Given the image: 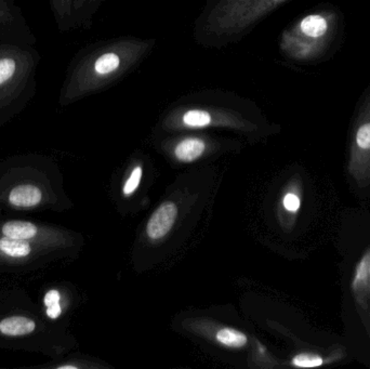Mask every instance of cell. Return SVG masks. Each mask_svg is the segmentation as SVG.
<instances>
[{
    "mask_svg": "<svg viewBox=\"0 0 370 369\" xmlns=\"http://www.w3.org/2000/svg\"><path fill=\"white\" fill-rule=\"evenodd\" d=\"M41 60L35 46L0 41V119L20 112L34 98Z\"/></svg>",
    "mask_w": 370,
    "mask_h": 369,
    "instance_id": "1",
    "label": "cell"
},
{
    "mask_svg": "<svg viewBox=\"0 0 370 369\" xmlns=\"http://www.w3.org/2000/svg\"><path fill=\"white\" fill-rule=\"evenodd\" d=\"M338 25L334 10L307 14L285 36L288 54L299 60H314L327 51Z\"/></svg>",
    "mask_w": 370,
    "mask_h": 369,
    "instance_id": "2",
    "label": "cell"
},
{
    "mask_svg": "<svg viewBox=\"0 0 370 369\" xmlns=\"http://www.w3.org/2000/svg\"><path fill=\"white\" fill-rule=\"evenodd\" d=\"M0 41L36 45L34 31L14 0H0Z\"/></svg>",
    "mask_w": 370,
    "mask_h": 369,
    "instance_id": "3",
    "label": "cell"
},
{
    "mask_svg": "<svg viewBox=\"0 0 370 369\" xmlns=\"http://www.w3.org/2000/svg\"><path fill=\"white\" fill-rule=\"evenodd\" d=\"M178 209L171 201L163 204L153 213L146 226V233L150 240H160L168 234L177 219Z\"/></svg>",
    "mask_w": 370,
    "mask_h": 369,
    "instance_id": "4",
    "label": "cell"
},
{
    "mask_svg": "<svg viewBox=\"0 0 370 369\" xmlns=\"http://www.w3.org/2000/svg\"><path fill=\"white\" fill-rule=\"evenodd\" d=\"M9 201L12 205L18 207H33L41 203V192L34 186H19L11 191Z\"/></svg>",
    "mask_w": 370,
    "mask_h": 369,
    "instance_id": "5",
    "label": "cell"
},
{
    "mask_svg": "<svg viewBox=\"0 0 370 369\" xmlns=\"http://www.w3.org/2000/svg\"><path fill=\"white\" fill-rule=\"evenodd\" d=\"M205 142L197 138H189V139L183 140L175 146V156L179 161L184 163H191L195 161L198 157L202 156L205 152Z\"/></svg>",
    "mask_w": 370,
    "mask_h": 369,
    "instance_id": "6",
    "label": "cell"
},
{
    "mask_svg": "<svg viewBox=\"0 0 370 369\" xmlns=\"http://www.w3.org/2000/svg\"><path fill=\"white\" fill-rule=\"evenodd\" d=\"M35 323L24 316H12L0 322V331L7 335H24L34 331Z\"/></svg>",
    "mask_w": 370,
    "mask_h": 369,
    "instance_id": "7",
    "label": "cell"
},
{
    "mask_svg": "<svg viewBox=\"0 0 370 369\" xmlns=\"http://www.w3.org/2000/svg\"><path fill=\"white\" fill-rule=\"evenodd\" d=\"M3 233L12 240H29L36 235L37 228L31 222L11 221L3 226Z\"/></svg>",
    "mask_w": 370,
    "mask_h": 369,
    "instance_id": "8",
    "label": "cell"
},
{
    "mask_svg": "<svg viewBox=\"0 0 370 369\" xmlns=\"http://www.w3.org/2000/svg\"><path fill=\"white\" fill-rule=\"evenodd\" d=\"M52 14L61 31H64L72 20V0H49Z\"/></svg>",
    "mask_w": 370,
    "mask_h": 369,
    "instance_id": "9",
    "label": "cell"
},
{
    "mask_svg": "<svg viewBox=\"0 0 370 369\" xmlns=\"http://www.w3.org/2000/svg\"><path fill=\"white\" fill-rule=\"evenodd\" d=\"M0 251L10 257L22 258L29 255L31 246L24 241L6 238L0 240Z\"/></svg>",
    "mask_w": 370,
    "mask_h": 369,
    "instance_id": "10",
    "label": "cell"
},
{
    "mask_svg": "<svg viewBox=\"0 0 370 369\" xmlns=\"http://www.w3.org/2000/svg\"><path fill=\"white\" fill-rule=\"evenodd\" d=\"M217 340L227 347L242 348L246 345L247 337L235 329L223 328L217 333Z\"/></svg>",
    "mask_w": 370,
    "mask_h": 369,
    "instance_id": "11",
    "label": "cell"
},
{
    "mask_svg": "<svg viewBox=\"0 0 370 369\" xmlns=\"http://www.w3.org/2000/svg\"><path fill=\"white\" fill-rule=\"evenodd\" d=\"M184 125L191 128H202L211 123V117L205 111L192 110L183 116Z\"/></svg>",
    "mask_w": 370,
    "mask_h": 369,
    "instance_id": "12",
    "label": "cell"
},
{
    "mask_svg": "<svg viewBox=\"0 0 370 369\" xmlns=\"http://www.w3.org/2000/svg\"><path fill=\"white\" fill-rule=\"evenodd\" d=\"M323 358L317 354L302 353L297 355L292 360V364L297 367H302V368H311V367L321 366L323 364Z\"/></svg>",
    "mask_w": 370,
    "mask_h": 369,
    "instance_id": "13",
    "label": "cell"
},
{
    "mask_svg": "<svg viewBox=\"0 0 370 369\" xmlns=\"http://www.w3.org/2000/svg\"><path fill=\"white\" fill-rule=\"evenodd\" d=\"M141 178L142 168L135 167L133 173H131L130 177L127 180L126 184L123 186V194L126 195V196L133 194V193L137 190L138 186H139L140 182H141Z\"/></svg>",
    "mask_w": 370,
    "mask_h": 369,
    "instance_id": "14",
    "label": "cell"
},
{
    "mask_svg": "<svg viewBox=\"0 0 370 369\" xmlns=\"http://www.w3.org/2000/svg\"><path fill=\"white\" fill-rule=\"evenodd\" d=\"M301 206L300 198H299L297 195L287 194L285 197H284V207L287 209L288 211H292V213H296Z\"/></svg>",
    "mask_w": 370,
    "mask_h": 369,
    "instance_id": "15",
    "label": "cell"
},
{
    "mask_svg": "<svg viewBox=\"0 0 370 369\" xmlns=\"http://www.w3.org/2000/svg\"><path fill=\"white\" fill-rule=\"evenodd\" d=\"M43 303L46 307H51V305H58L60 303V293L58 290H50L46 293Z\"/></svg>",
    "mask_w": 370,
    "mask_h": 369,
    "instance_id": "16",
    "label": "cell"
},
{
    "mask_svg": "<svg viewBox=\"0 0 370 369\" xmlns=\"http://www.w3.org/2000/svg\"><path fill=\"white\" fill-rule=\"evenodd\" d=\"M47 313L48 318H51V320H56L58 316L62 313V309H61L60 303L58 305H51V307H47Z\"/></svg>",
    "mask_w": 370,
    "mask_h": 369,
    "instance_id": "17",
    "label": "cell"
},
{
    "mask_svg": "<svg viewBox=\"0 0 370 369\" xmlns=\"http://www.w3.org/2000/svg\"><path fill=\"white\" fill-rule=\"evenodd\" d=\"M60 368H75L74 366H62Z\"/></svg>",
    "mask_w": 370,
    "mask_h": 369,
    "instance_id": "18",
    "label": "cell"
}]
</instances>
